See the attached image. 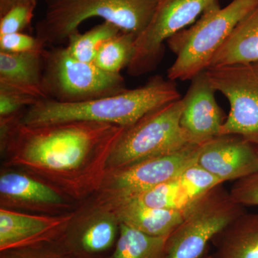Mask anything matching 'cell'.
<instances>
[{
    "instance_id": "7402d4cb",
    "label": "cell",
    "mask_w": 258,
    "mask_h": 258,
    "mask_svg": "<svg viewBox=\"0 0 258 258\" xmlns=\"http://www.w3.org/2000/svg\"><path fill=\"white\" fill-rule=\"evenodd\" d=\"M136 37L134 34L120 32L103 44L93 63L105 72L119 74L133 58Z\"/></svg>"
},
{
    "instance_id": "d4e9b609",
    "label": "cell",
    "mask_w": 258,
    "mask_h": 258,
    "mask_svg": "<svg viewBox=\"0 0 258 258\" xmlns=\"http://www.w3.org/2000/svg\"><path fill=\"white\" fill-rule=\"evenodd\" d=\"M35 8L26 5L12 8L0 18V35L23 32L31 24Z\"/></svg>"
},
{
    "instance_id": "4fadbf2b",
    "label": "cell",
    "mask_w": 258,
    "mask_h": 258,
    "mask_svg": "<svg viewBox=\"0 0 258 258\" xmlns=\"http://www.w3.org/2000/svg\"><path fill=\"white\" fill-rule=\"evenodd\" d=\"M76 215L28 213L0 208V252L54 244Z\"/></svg>"
},
{
    "instance_id": "d6986e66",
    "label": "cell",
    "mask_w": 258,
    "mask_h": 258,
    "mask_svg": "<svg viewBox=\"0 0 258 258\" xmlns=\"http://www.w3.org/2000/svg\"><path fill=\"white\" fill-rule=\"evenodd\" d=\"M215 237V258H258V213L243 212Z\"/></svg>"
},
{
    "instance_id": "52a82bcc",
    "label": "cell",
    "mask_w": 258,
    "mask_h": 258,
    "mask_svg": "<svg viewBox=\"0 0 258 258\" xmlns=\"http://www.w3.org/2000/svg\"><path fill=\"white\" fill-rule=\"evenodd\" d=\"M243 212V207L234 201L223 184L195 199L168 237L165 258L201 257L209 242Z\"/></svg>"
},
{
    "instance_id": "5bb4252c",
    "label": "cell",
    "mask_w": 258,
    "mask_h": 258,
    "mask_svg": "<svg viewBox=\"0 0 258 258\" xmlns=\"http://www.w3.org/2000/svg\"><path fill=\"white\" fill-rule=\"evenodd\" d=\"M205 71L191 79L189 89L181 98L184 106L180 125L189 144L194 145H203L220 135L227 118Z\"/></svg>"
},
{
    "instance_id": "7c38bea8",
    "label": "cell",
    "mask_w": 258,
    "mask_h": 258,
    "mask_svg": "<svg viewBox=\"0 0 258 258\" xmlns=\"http://www.w3.org/2000/svg\"><path fill=\"white\" fill-rule=\"evenodd\" d=\"M75 201L46 181L6 167L0 174V208L44 215L72 212Z\"/></svg>"
},
{
    "instance_id": "ffe728a7",
    "label": "cell",
    "mask_w": 258,
    "mask_h": 258,
    "mask_svg": "<svg viewBox=\"0 0 258 258\" xmlns=\"http://www.w3.org/2000/svg\"><path fill=\"white\" fill-rule=\"evenodd\" d=\"M167 237H157L120 224L111 258H165Z\"/></svg>"
},
{
    "instance_id": "7a4b0ae2",
    "label": "cell",
    "mask_w": 258,
    "mask_h": 258,
    "mask_svg": "<svg viewBox=\"0 0 258 258\" xmlns=\"http://www.w3.org/2000/svg\"><path fill=\"white\" fill-rule=\"evenodd\" d=\"M180 98L175 81L154 76L140 87L89 101L60 103L40 100L25 110L20 123L40 125L93 121L128 127L154 110Z\"/></svg>"
},
{
    "instance_id": "ba28073f",
    "label": "cell",
    "mask_w": 258,
    "mask_h": 258,
    "mask_svg": "<svg viewBox=\"0 0 258 258\" xmlns=\"http://www.w3.org/2000/svg\"><path fill=\"white\" fill-rule=\"evenodd\" d=\"M201 145L188 144L180 150L119 169L107 170L93 197L115 205L132 200L158 185L179 177L197 163Z\"/></svg>"
},
{
    "instance_id": "484cf974",
    "label": "cell",
    "mask_w": 258,
    "mask_h": 258,
    "mask_svg": "<svg viewBox=\"0 0 258 258\" xmlns=\"http://www.w3.org/2000/svg\"><path fill=\"white\" fill-rule=\"evenodd\" d=\"M38 101L26 93L0 86V118L23 113Z\"/></svg>"
},
{
    "instance_id": "cb8c5ba5",
    "label": "cell",
    "mask_w": 258,
    "mask_h": 258,
    "mask_svg": "<svg viewBox=\"0 0 258 258\" xmlns=\"http://www.w3.org/2000/svg\"><path fill=\"white\" fill-rule=\"evenodd\" d=\"M178 179L191 200L199 198L218 185L224 184L221 180L197 163L186 168Z\"/></svg>"
},
{
    "instance_id": "8fae6325",
    "label": "cell",
    "mask_w": 258,
    "mask_h": 258,
    "mask_svg": "<svg viewBox=\"0 0 258 258\" xmlns=\"http://www.w3.org/2000/svg\"><path fill=\"white\" fill-rule=\"evenodd\" d=\"M120 221L108 204L91 198L76 215L56 244L69 256L89 257L103 253L116 242Z\"/></svg>"
},
{
    "instance_id": "44dd1931",
    "label": "cell",
    "mask_w": 258,
    "mask_h": 258,
    "mask_svg": "<svg viewBox=\"0 0 258 258\" xmlns=\"http://www.w3.org/2000/svg\"><path fill=\"white\" fill-rule=\"evenodd\" d=\"M121 32L113 24L103 22L88 31L79 30L68 37L66 47L70 55L85 62H94L98 51L105 42Z\"/></svg>"
},
{
    "instance_id": "5b68a950",
    "label": "cell",
    "mask_w": 258,
    "mask_h": 258,
    "mask_svg": "<svg viewBox=\"0 0 258 258\" xmlns=\"http://www.w3.org/2000/svg\"><path fill=\"white\" fill-rule=\"evenodd\" d=\"M183 106L180 98L124 127L108 159L107 170L171 154L190 144L180 125Z\"/></svg>"
},
{
    "instance_id": "6da1fadb",
    "label": "cell",
    "mask_w": 258,
    "mask_h": 258,
    "mask_svg": "<svg viewBox=\"0 0 258 258\" xmlns=\"http://www.w3.org/2000/svg\"><path fill=\"white\" fill-rule=\"evenodd\" d=\"M123 128L93 121L40 125L20 121L1 154L5 167L36 176L81 201L99 189Z\"/></svg>"
},
{
    "instance_id": "f546056e",
    "label": "cell",
    "mask_w": 258,
    "mask_h": 258,
    "mask_svg": "<svg viewBox=\"0 0 258 258\" xmlns=\"http://www.w3.org/2000/svg\"><path fill=\"white\" fill-rule=\"evenodd\" d=\"M37 0H0V17L16 5H26L36 7Z\"/></svg>"
},
{
    "instance_id": "83f0119b",
    "label": "cell",
    "mask_w": 258,
    "mask_h": 258,
    "mask_svg": "<svg viewBox=\"0 0 258 258\" xmlns=\"http://www.w3.org/2000/svg\"><path fill=\"white\" fill-rule=\"evenodd\" d=\"M230 193L234 201L242 207H258V172L235 181Z\"/></svg>"
},
{
    "instance_id": "e0dca14e",
    "label": "cell",
    "mask_w": 258,
    "mask_h": 258,
    "mask_svg": "<svg viewBox=\"0 0 258 258\" xmlns=\"http://www.w3.org/2000/svg\"><path fill=\"white\" fill-rule=\"evenodd\" d=\"M107 204L114 210L120 223L157 237L170 235L182 221L184 215V210L150 208L132 200L115 205Z\"/></svg>"
},
{
    "instance_id": "277c9868",
    "label": "cell",
    "mask_w": 258,
    "mask_h": 258,
    "mask_svg": "<svg viewBox=\"0 0 258 258\" xmlns=\"http://www.w3.org/2000/svg\"><path fill=\"white\" fill-rule=\"evenodd\" d=\"M157 0H55L37 26L45 46L67 40L88 19L100 18L138 36L149 25Z\"/></svg>"
},
{
    "instance_id": "ac0fdd59",
    "label": "cell",
    "mask_w": 258,
    "mask_h": 258,
    "mask_svg": "<svg viewBox=\"0 0 258 258\" xmlns=\"http://www.w3.org/2000/svg\"><path fill=\"white\" fill-rule=\"evenodd\" d=\"M255 62H258V5L237 24L212 57L210 67Z\"/></svg>"
},
{
    "instance_id": "f1b7e54d",
    "label": "cell",
    "mask_w": 258,
    "mask_h": 258,
    "mask_svg": "<svg viewBox=\"0 0 258 258\" xmlns=\"http://www.w3.org/2000/svg\"><path fill=\"white\" fill-rule=\"evenodd\" d=\"M0 258H72L55 246L50 244L11 249L1 252Z\"/></svg>"
},
{
    "instance_id": "9c48e42d",
    "label": "cell",
    "mask_w": 258,
    "mask_h": 258,
    "mask_svg": "<svg viewBox=\"0 0 258 258\" xmlns=\"http://www.w3.org/2000/svg\"><path fill=\"white\" fill-rule=\"evenodd\" d=\"M218 1L157 0L149 25L136 37L128 74L140 76L155 70L164 55V42L195 23L207 8Z\"/></svg>"
},
{
    "instance_id": "603a6c76",
    "label": "cell",
    "mask_w": 258,
    "mask_h": 258,
    "mask_svg": "<svg viewBox=\"0 0 258 258\" xmlns=\"http://www.w3.org/2000/svg\"><path fill=\"white\" fill-rule=\"evenodd\" d=\"M132 200L150 208L168 210H183L192 201L178 177L158 185Z\"/></svg>"
},
{
    "instance_id": "3957f363",
    "label": "cell",
    "mask_w": 258,
    "mask_h": 258,
    "mask_svg": "<svg viewBox=\"0 0 258 258\" xmlns=\"http://www.w3.org/2000/svg\"><path fill=\"white\" fill-rule=\"evenodd\" d=\"M257 5L258 0H232L221 8L216 2L191 26L170 37L166 43L176 60L168 69V79L191 80L208 69L212 57L237 24Z\"/></svg>"
},
{
    "instance_id": "8992f818",
    "label": "cell",
    "mask_w": 258,
    "mask_h": 258,
    "mask_svg": "<svg viewBox=\"0 0 258 258\" xmlns=\"http://www.w3.org/2000/svg\"><path fill=\"white\" fill-rule=\"evenodd\" d=\"M42 88L47 99L76 103L111 96L127 89L124 78L102 71L93 62L70 55L66 47L42 52Z\"/></svg>"
},
{
    "instance_id": "2e32d148",
    "label": "cell",
    "mask_w": 258,
    "mask_h": 258,
    "mask_svg": "<svg viewBox=\"0 0 258 258\" xmlns=\"http://www.w3.org/2000/svg\"><path fill=\"white\" fill-rule=\"evenodd\" d=\"M43 51L24 53L0 51V86L26 93L39 101L47 99L42 88Z\"/></svg>"
},
{
    "instance_id": "9a60e30c",
    "label": "cell",
    "mask_w": 258,
    "mask_h": 258,
    "mask_svg": "<svg viewBox=\"0 0 258 258\" xmlns=\"http://www.w3.org/2000/svg\"><path fill=\"white\" fill-rule=\"evenodd\" d=\"M257 146L236 134H222L201 145L197 164L225 183L258 172Z\"/></svg>"
},
{
    "instance_id": "4316f807",
    "label": "cell",
    "mask_w": 258,
    "mask_h": 258,
    "mask_svg": "<svg viewBox=\"0 0 258 258\" xmlns=\"http://www.w3.org/2000/svg\"><path fill=\"white\" fill-rule=\"evenodd\" d=\"M46 47L38 37L24 32L0 35V51L3 52L10 53L42 52Z\"/></svg>"
},
{
    "instance_id": "30bf717a",
    "label": "cell",
    "mask_w": 258,
    "mask_h": 258,
    "mask_svg": "<svg viewBox=\"0 0 258 258\" xmlns=\"http://www.w3.org/2000/svg\"><path fill=\"white\" fill-rule=\"evenodd\" d=\"M207 76L230 111L220 135L236 134L258 147V62L210 67Z\"/></svg>"
}]
</instances>
